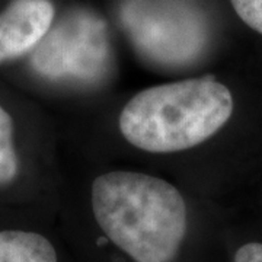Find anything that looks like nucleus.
<instances>
[{"mask_svg": "<svg viewBox=\"0 0 262 262\" xmlns=\"http://www.w3.org/2000/svg\"><path fill=\"white\" fill-rule=\"evenodd\" d=\"M98 225L136 262H172L187 232V206L177 188L146 173L115 170L95 179Z\"/></svg>", "mask_w": 262, "mask_h": 262, "instance_id": "obj_1", "label": "nucleus"}, {"mask_svg": "<svg viewBox=\"0 0 262 262\" xmlns=\"http://www.w3.org/2000/svg\"><path fill=\"white\" fill-rule=\"evenodd\" d=\"M233 114V96L213 76L151 86L120 115L122 137L150 153L191 149L213 137Z\"/></svg>", "mask_w": 262, "mask_h": 262, "instance_id": "obj_2", "label": "nucleus"}, {"mask_svg": "<svg viewBox=\"0 0 262 262\" xmlns=\"http://www.w3.org/2000/svg\"><path fill=\"white\" fill-rule=\"evenodd\" d=\"M31 63L38 75L51 80L102 82L113 66L106 24L88 9L67 12L34 48Z\"/></svg>", "mask_w": 262, "mask_h": 262, "instance_id": "obj_3", "label": "nucleus"}, {"mask_svg": "<svg viewBox=\"0 0 262 262\" xmlns=\"http://www.w3.org/2000/svg\"><path fill=\"white\" fill-rule=\"evenodd\" d=\"M121 22L137 51L156 64H188L207 44L204 18L187 0H125Z\"/></svg>", "mask_w": 262, "mask_h": 262, "instance_id": "obj_4", "label": "nucleus"}, {"mask_svg": "<svg viewBox=\"0 0 262 262\" xmlns=\"http://www.w3.org/2000/svg\"><path fill=\"white\" fill-rule=\"evenodd\" d=\"M53 20L50 0H13L0 13V64L37 47Z\"/></svg>", "mask_w": 262, "mask_h": 262, "instance_id": "obj_5", "label": "nucleus"}, {"mask_svg": "<svg viewBox=\"0 0 262 262\" xmlns=\"http://www.w3.org/2000/svg\"><path fill=\"white\" fill-rule=\"evenodd\" d=\"M0 262H57V255L41 234L5 230L0 232Z\"/></svg>", "mask_w": 262, "mask_h": 262, "instance_id": "obj_6", "label": "nucleus"}, {"mask_svg": "<svg viewBox=\"0 0 262 262\" xmlns=\"http://www.w3.org/2000/svg\"><path fill=\"white\" fill-rule=\"evenodd\" d=\"M18 173V158L13 147V122L0 106V187L12 182Z\"/></svg>", "mask_w": 262, "mask_h": 262, "instance_id": "obj_7", "label": "nucleus"}, {"mask_svg": "<svg viewBox=\"0 0 262 262\" xmlns=\"http://www.w3.org/2000/svg\"><path fill=\"white\" fill-rule=\"evenodd\" d=\"M234 12L248 27L262 34V0H230Z\"/></svg>", "mask_w": 262, "mask_h": 262, "instance_id": "obj_8", "label": "nucleus"}, {"mask_svg": "<svg viewBox=\"0 0 262 262\" xmlns=\"http://www.w3.org/2000/svg\"><path fill=\"white\" fill-rule=\"evenodd\" d=\"M234 262H262V244L251 242L244 245L234 255Z\"/></svg>", "mask_w": 262, "mask_h": 262, "instance_id": "obj_9", "label": "nucleus"}]
</instances>
